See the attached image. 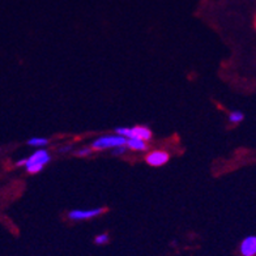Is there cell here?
<instances>
[{
	"label": "cell",
	"mask_w": 256,
	"mask_h": 256,
	"mask_svg": "<svg viewBox=\"0 0 256 256\" xmlns=\"http://www.w3.org/2000/svg\"><path fill=\"white\" fill-rule=\"evenodd\" d=\"M126 147L129 148L131 151L144 152L148 149V144L147 141L137 139V137H129V139L126 140Z\"/></svg>",
	"instance_id": "7"
},
{
	"label": "cell",
	"mask_w": 256,
	"mask_h": 256,
	"mask_svg": "<svg viewBox=\"0 0 256 256\" xmlns=\"http://www.w3.org/2000/svg\"><path fill=\"white\" fill-rule=\"evenodd\" d=\"M170 158V155L169 153L165 151H153L151 152L149 154L147 155V163L148 165H151V166H154V167H158V166H162L165 163L169 161Z\"/></svg>",
	"instance_id": "4"
},
{
	"label": "cell",
	"mask_w": 256,
	"mask_h": 256,
	"mask_svg": "<svg viewBox=\"0 0 256 256\" xmlns=\"http://www.w3.org/2000/svg\"><path fill=\"white\" fill-rule=\"evenodd\" d=\"M131 137H137L140 140L148 141L152 139V131L145 126H135V127H131Z\"/></svg>",
	"instance_id": "6"
},
{
	"label": "cell",
	"mask_w": 256,
	"mask_h": 256,
	"mask_svg": "<svg viewBox=\"0 0 256 256\" xmlns=\"http://www.w3.org/2000/svg\"><path fill=\"white\" fill-rule=\"evenodd\" d=\"M239 251L242 256H256V237H246L239 246Z\"/></svg>",
	"instance_id": "5"
},
{
	"label": "cell",
	"mask_w": 256,
	"mask_h": 256,
	"mask_svg": "<svg viewBox=\"0 0 256 256\" xmlns=\"http://www.w3.org/2000/svg\"><path fill=\"white\" fill-rule=\"evenodd\" d=\"M50 159L51 155L49 152L45 151V149H39V151L34 152L30 157L24 158V161H25L24 166L30 174H37L46 166L47 163L50 162Z\"/></svg>",
	"instance_id": "1"
},
{
	"label": "cell",
	"mask_w": 256,
	"mask_h": 256,
	"mask_svg": "<svg viewBox=\"0 0 256 256\" xmlns=\"http://www.w3.org/2000/svg\"><path fill=\"white\" fill-rule=\"evenodd\" d=\"M125 137L119 135H105L94 140L92 144V151H103V149H115L119 147H126Z\"/></svg>",
	"instance_id": "2"
},
{
	"label": "cell",
	"mask_w": 256,
	"mask_h": 256,
	"mask_svg": "<svg viewBox=\"0 0 256 256\" xmlns=\"http://www.w3.org/2000/svg\"><path fill=\"white\" fill-rule=\"evenodd\" d=\"M94 242H96L97 245H106V243L109 242V235L105 233L98 234L97 237H96V239H94Z\"/></svg>",
	"instance_id": "10"
},
{
	"label": "cell",
	"mask_w": 256,
	"mask_h": 256,
	"mask_svg": "<svg viewBox=\"0 0 256 256\" xmlns=\"http://www.w3.org/2000/svg\"><path fill=\"white\" fill-rule=\"evenodd\" d=\"M243 119H245V114L242 113V111L235 110V111H231V113L229 114V121L231 122V123H241Z\"/></svg>",
	"instance_id": "9"
},
{
	"label": "cell",
	"mask_w": 256,
	"mask_h": 256,
	"mask_svg": "<svg viewBox=\"0 0 256 256\" xmlns=\"http://www.w3.org/2000/svg\"><path fill=\"white\" fill-rule=\"evenodd\" d=\"M49 140L45 139V137H31V139L27 140V144L30 147H35V148H43L46 147Z\"/></svg>",
	"instance_id": "8"
},
{
	"label": "cell",
	"mask_w": 256,
	"mask_h": 256,
	"mask_svg": "<svg viewBox=\"0 0 256 256\" xmlns=\"http://www.w3.org/2000/svg\"><path fill=\"white\" fill-rule=\"evenodd\" d=\"M92 153V148H82L80 151H77V155L84 157V155H89Z\"/></svg>",
	"instance_id": "11"
},
{
	"label": "cell",
	"mask_w": 256,
	"mask_h": 256,
	"mask_svg": "<svg viewBox=\"0 0 256 256\" xmlns=\"http://www.w3.org/2000/svg\"><path fill=\"white\" fill-rule=\"evenodd\" d=\"M127 149V147H119V148H115V151H114V154H123Z\"/></svg>",
	"instance_id": "12"
},
{
	"label": "cell",
	"mask_w": 256,
	"mask_h": 256,
	"mask_svg": "<svg viewBox=\"0 0 256 256\" xmlns=\"http://www.w3.org/2000/svg\"><path fill=\"white\" fill-rule=\"evenodd\" d=\"M103 208H93V209H75L71 210L68 213V217L72 221H84V220H90V218L97 217L100 214L103 213Z\"/></svg>",
	"instance_id": "3"
}]
</instances>
